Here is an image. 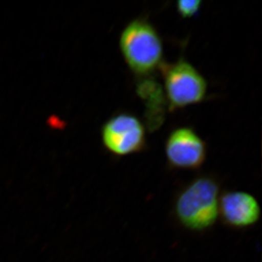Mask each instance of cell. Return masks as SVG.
<instances>
[{
  "instance_id": "obj_1",
  "label": "cell",
  "mask_w": 262,
  "mask_h": 262,
  "mask_svg": "<svg viewBox=\"0 0 262 262\" xmlns=\"http://www.w3.org/2000/svg\"><path fill=\"white\" fill-rule=\"evenodd\" d=\"M221 183L212 174L196 176L176 194L173 215L182 228L202 233L214 227L219 220Z\"/></svg>"
},
{
  "instance_id": "obj_2",
  "label": "cell",
  "mask_w": 262,
  "mask_h": 262,
  "mask_svg": "<svg viewBox=\"0 0 262 262\" xmlns=\"http://www.w3.org/2000/svg\"><path fill=\"white\" fill-rule=\"evenodd\" d=\"M119 48L136 80L155 77L163 63V39L145 17L134 18L124 27L119 38Z\"/></svg>"
},
{
  "instance_id": "obj_3",
  "label": "cell",
  "mask_w": 262,
  "mask_h": 262,
  "mask_svg": "<svg viewBox=\"0 0 262 262\" xmlns=\"http://www.w3.org/2000/svg\"><path fill=\"white\" fill-rule=\"evenodd\" d=\"M159 71L163 77V89L169 111L182 110L206 99V79L184 57L172 63L164 61Z\"/></svg>"
},
{
  "instance_id": "obj_4",
  "label": "cell",
  "mask_w": 262,
  "mask_h": 262,
  "mask_svg": "<svg viewBox=\"0 0 262 262\" xmlns=\"http://www.w3.org/2000/svg\"><path fill=\"white\" fill-rule=\"evenodd\" d=\"M146 127L140 119L128 113L116 114L101 127L105 149L117 157H125L145 151Z\"/></svg>"
},
{
  "instance_id": "obj_5",
  "label": "cell",
  "mask_w": 262,
  "mask_h": 262,
  "mask_svg": "<svg viewBox=\"0 0 262 262\" xmlns=\"http://www.w3.org/2000/svg\"><path fill=\"white\" fill-rule=\"evenodd\" d=\"M165 158L173 170H196L206 163L208 146L192 127L173 129L165 141Z\"/></svg>"
},
{
  "instance_id": "obj_6",
  "label": "cell",
  "mask_w": 262,
  "mask_h": 262,
  "mask_svg": "<svg viewBox=\"0 0 262 262\" xmlns=\"http://www.w3.org/2000/svg\"><path fill=\"white\" fill-rule=\"evenodd\" d=\"M261 208L256 196L242 190H225L221 193L219 219L232 229L252 227L259 222Z\"/></svg>"
},
{
  "instance_id": "obj_7",
  "label": "cell",
  "mask_w": 262,
  "mask_h": 262,
  "mask_svg": "<svg viewBox=\"0 0 262 262\" xmlns=\"http://www.w3.org/2000/svg\"><path fill=\"white\" fill-rule=\"evenodd\" d=\"M136 91L146 106V128L155 130L163 123L165 108L168 107L163 87L155 77L136 80Z\"/></svg>"
},
{
  "instance_id": "obj_8",
  "label": "cell",
  "mask_w": 262,
  "mask_h": 262,
  "mask_svg": "<svg viewBox=\"0 0 262 262\" xmlns=\"http://www.w3.org/2000/svg\"><path fill=\"white\" fill-rule=\"evenodd\" d=\"M201 0H179L177 3V13L184 18H190L198 14L201 10Z\"/></svg>"
}]
</instances>
